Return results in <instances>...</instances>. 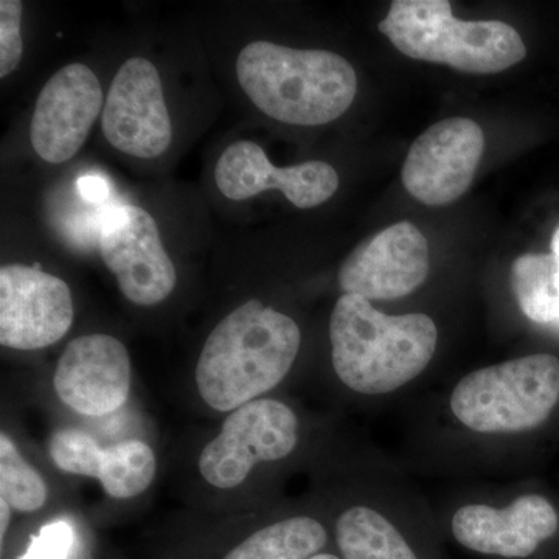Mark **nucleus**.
<instances>
[{"mask_svg": "<svg viewBox=\"0 0 559 559\" xmlns=\"http://www.w3.org/2000/svg\"><path fill=\"white\" fill-rule=\"evenodd\" d=\"M299 325L289 316L249 300L210 333L197 366L201 399L230 412L277 388L296 362Z\"/></svg>", "mask_w": 559, "mask_h": 559, "instance_id": "1", "label": "nucleus"}, {"mask_svg": "<svg viewBox=\"0 0 559 559\" xmlns=\"http://www.w3.org/2000/svg\"><path fill=\"white\" fill-rule=\"evenodd\" d=\"M331 359L340 380L362 395L395 392L425 371L439 330L421 312L389 316L344 294L330 319Z\"/></svg>", "mask_w": 559, "mask_h": 559, "instance_id": "2", "label": "nucleus"}, {"mask_svg": "<svg viewBox=\"0 0 559 559\" xmlns=\"http://www.w3.org/2000/svg\"><path fill=\"white\" fill-rule=\"evenodd\" d=\"M237 76L261 112L300 127L340 119L358 92L355 69L341 55L290 49L267 40H255L240 51Z\"/></svg>", "mask_w": 559, "mask_h": 559, "instance_id": "3", "label": "nucleus"}, {"mask_svg": "<svg viewBox=\"0 0 559 559\" xmlns=\"http://www.w3.org/2000/svg\"><path fill=\"white\" fill-rule=\"evenodd\" d=\"M380 31L412 60L479 75L503 72L527 55L516 28L502 21H460L448 0H396Z\"/></svg>", "mask_w": 559, "mask_h": 559, "instance_id": "4", "label": "nucleus"}, {"mask_svg": "<svg viewBox=\"0 0 559 559\" xmlns=\"http://www.w3.org/2000/svg\"><path fill=\"white\" fill-rule=\"evenodd\" d=\"M559 401V359L530 355L473 371L451 395V411L479 433H516L543 425Z\"/></svg>", "mask_w": 559, "mask_h": 559, "instance_id": "5", "label": "nucleus"}, {"mask_svg": "<svg viewBox=\"0 0 559 559\" xmlns=\"http://www.w3.org/2000/svg\"><path fill=\"white\" fill-rule=\"evenodd\" d=\"M296 414L277 400H255L238 407L219 436L201 452V476L221 489L238 487L257 463L288 457L297 444Z\"/></svg>", "mask_w": 559, "mask_h": 559, "instance_id": "6", "label": "nucleus"}, {"mask_svg": "<svg viewBox=\"0 0 559 559\" xmlns=\"http://www.w3.org/2000/svg\"><path fill=\"white\" fill-rule=\"evenodd\" d=\"M98 249L116 275L123 296L140 307L167 299L178 282L175 264L162 245L159 227L138 205L110 209L103 223Z\"/></svg>", "mask_w": 559, "mask_h": 559, "instance_id": "7", "label": "nucleus"}, {"mask_svg": "<svg viewBox=\"0 0 559 559\" xmlns=\"http://www.w3.org/2000/svg\"><path fill=\"white\" fill-rule=\"evenodd\" d=\"M484 150V131L476 121L441 120L412 143L401 179L423 204H451L468 191Z\"/></svg>", "mask_w": 559, "mask_h": 559, "instance_id": "8", "label": "nucleus"}, {"mask_svg": "<svg viewBox=\"0 0 559 559\" xmlns=\"http://www.w3.org/2000/svg\"><path fill=\"white\" fill-rule=\"evenodd\" d=\"M102 130L114 148L154 159L170 146L173 127L156 66L142 57L130 58L110 84Z\"/></svg>", "mask_w": 559, "mask_h": 559, "instance_id": "9", "label": "nucleus"}, {"mask_svg": "<svg viewBox=\"0 0 559 559\" xmlns=\"http://www.w3.org/2000/svg\"><path fill=\"white\" fill-rule=\"evenodd\" d=\"M73 301L68 283L25 264L0 267V344L32 352L68 334Z\"/></svg>", "mask_w": 559, "mask_h": 559, "instance_id": "10", "label": "nucleus"}, {"mask_svg": "<svg viewBox=\"0 0 559 559\" xmlns=\"http://www.w3.org/2000/svg\"><path fill=\"white\" fill-rule=\"evenodd\" d=\"M429 270L428 240L415 224L401 221L349 253L340 285L345 294L369 301L401 299L426 282Z\"/></svg>", "mask_w": 559, "mask_h": 559, "instance_id": "11", "label": "nucleus"}, {"mask_svg": "<svg viewBox=\"0 0 559 559\" xmlns=\"http://www.w3.org/2000/svg\"><path fill=\"white\" fill-rule=\"evenodd\" d=\"M100 81L87 66H66L40 91L33 110L31 142L40 159L62 164L86 142L100 116Z\"/></svg>", "mask_w": 559, "mask_h": 559, "instance_id": "12", "label": "nucleus"}, {"mask_svg": "<svg viewBox=\"0 0 559 559\" xmlns=\"http://www.w3.org/2000/svg\"><path fill=\"white\" fill-rule=\"evenodd\" d=\"M58 399L86 417H106L127 403L131 390L128 349L108 334L70 342L53 378Z\"/></svg>", "mask_w": 559, "mask_h": 559, "instance_id": "13", "label": "nucleus"}, {"mask_svg": "<svg viewBox=\"0 0 559 559\" xmlns=\"http://www.w3.org/2000/svg\"><path fill=\"white\" fill-rule=\"evenodd\" d=\"M215 180L221 193L231 201L249 200L275 189L299 209L318 207L340 189V175L325 162L275 167L263 148L249 140L224 150L216 164Z\"/></svg>", "mask_w": 559, "mask_h": 559, "instance_id": "14", "label": "nucleus"}, {"mask_svg": "<svg viewBox=\"0 0 559 559\" xmlns=\"http://www.w3.org/2000/svg\"><path fill=\"white\" fill-rule=\"evenodd\" d=\"M558 513L543 496L527 495L507 509L466 506L452 518V533L466 549L502 558H527L558 530Z\"/></svg>", "mask_w": 559, "mask_h": 559, "instance_id": "15", "label": "nucleus"}, {"mask_svg": "<svg viewBox=\"0 0 559 559\" xmlns=\"http://www.w3.org/2000/svg\"><path fill=\"white\" fill-rule=\"evenodd\" d=\"M345 559H418L399 528L369 507H352L336 525Z\"/></svg>", "mask_w": 559, "mask_h": 559, "instance_id": "16", "label": "nucleus"}, {"mask_svg": "<svg viewBox=\"0 0 559 559\" xmlns=\"http://www.w3.org/2000/svg\"><path fill=\"white\" fill-rule=\"evenodd\" d=\"M326 544V530L312 518L275 522L242 540L224 559H310Z\"/></svg>", "mask_w": 559, "mask_h": 559, "instance_id": "17", "label": "nucleus"}, {"mask_svg": "<svg viewBox=\"0 0 559 559\" xmlns=\"http://www.w3.org/2000/svg\"><path fill=\"white\" fill-rule=\"evenodd\" d=\"M511 288L530 320L559 329V293L551 253H525L514 260Z\"/></svg>", "mask_w": 559, "mask_h": 559, "instance_id": "18", "label": "nucleus"}, {"mask_svg": "<svg viewBox=\"0 0 559 559\" xmlns=\"http://www.w3.org/2000/svg\"><path fill=\"white\" fill-rule=\"evenodd\" d=\"M154 476L156 455L143 441L128 440L103 451L97 479L110 498H135L148 489Z\"/></svg>", "mask_w": 559, "mask_h": 559, "instance_id": "19", "label": "nucleus"}, {"mask_svg": "<svg viewBox=\"0 0 559 559\" xmlns=\"http://www.w3.org/2000/svg\"><path fill=\"white\" fill-rule=\"evenodd\" d=\"M0 499L22 513L43 509L47 500L46 481L5 433L0 436Z\"/></svg>", "mask_w": 559, "mask_h": 559, "instance_id": "20", "label": "nucleus"}, {"mask_svg": "<svg viewBox=\"0 0 559 559\" xmlns=\"http://www.w3.org/2000/svg\"><path fill=\"white\" fill-rule=\"evenodd\" d=\"M50 455L61 471L76 476L98 477L103 448L90 433L76 429H62L50 440Z\"/></svg>", "mask_w": 559, "mask_h": 559, "instance_id": "21", "label": "nucleus"}, {"mask_svg": "<svg viewBox=\"0 0 559 559\" xmlns=\"http://www.w3.org/2000/svg\"><path fill=\"white\" fill-rule=\"evenodd\" d=\"M22 2L2 0L0 2V79L9 76L17 68L22 58Z\"/></svg>", "mask_w": 559, "mask_h": 559, "instance_id": "22", "label": "nucleus"}, {"mask_svg": "<svg viewBox=\"0 0 559 559\" xmlns=\"http://www.w3.org/2000/svg\"><path fill=\"white\" fill-rule=\"evenodd\" d=\"M72 544L73 530L68 522H51L32 539L31 547L21 559H68Z\"/></svg>", "mask_w": 559, "mask_h": 559, "instance_id": "23", "label": "nucleus"}, {"mask_svg": "<svg viewBox=\"0 0 559 559\" xmlns=\"http://www.w3.org/2000/svg\"><path fill=\"white\" fill-rule=\"evenodd\" d=\"M79 191L81 198L90 204H103L110 193L108 180L95 175L83 176L79 180Z\"/></svg>", "mask_w": 559, "mask_h": 559, "instance_id": "24", "label": "nucleus"}, {"mask_svg": "<svg viewBox=\"0 0 559 559\" xmlns=\"http://www.w3.org/2000/svg\"><path fill=\"white\" fill-rule=\"evenodd\" d=\"M551 257L555 260V285L559 293V227L555 230L554 238H551Z\"/></svg>", "mask_w": 559, "mask_h": 559, "instance_id": "25", "label": "nucleus"}, {"mask_svg": "<svg viewBox=\"0 0 559 559\" xmlns=\"http://www.w3.org/2000/svg\"><path fill=\"white\" fill-rule=\"evenodd\" d=\"M0 509H2V516H0V522H2V525H0V536H2L3 540L10 524V503L7 502V500L0 499Z\"/></svg>", "mask_w": 559, "mask_h": 559, "instance_id": "26", "label": "nucleus"}, {"mask_svg": "<svg viewBox=\"0 0 559 559\" xmlns=\"http://www.w3.org/2000/svg\"><path fill=\"white\" fill-rule=\"evenodd\" d=\"M310 559H341V558L334 557V555L322 554V555H316V557H312Z\"/></svg>", "mask_w": 559, "mask_h": 559, "instance_id": "27", "label": "nucleus"}]
</instances>
